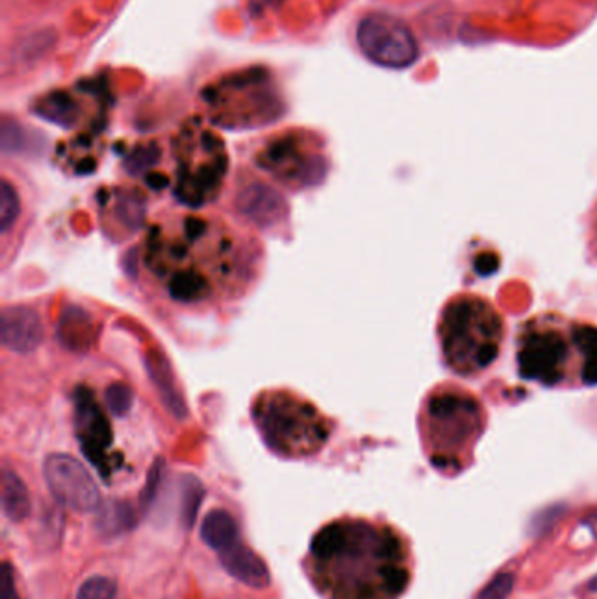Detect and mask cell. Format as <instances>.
I'll use <instances>...</instances> for the list:
<instances>
[{"instance_id":"5b68a950","label":"cell","mask_w":597,"mask_h":599,"mask_svg":"<svg viewBox=\"0 0 597 599\" xmlns=\"http://www.w3.org/2000/svg\"><path fill=\"white\" fill-rule=\"evenodd\" d=\"M256 421L270 447L282 452L314 451L326 438L324 421L309 403L268 396L256 405Z\"/></svg>"},{"instance_id":"9c48e42d","label":"cell","mask_w":597,"mask_h":599,"mask_svg":"<svg viewBox=\"0 0 597 599\" xmlns=\"http://www.w3.org/2000/svg\"><path fill=\"white\" fill-rule=\"evenodd\" d=\"M2 342L13 353H34L43 344L44 328L34 309L16 305L2 312Z\"/></svg>"},{"instance_id":"4fadbf2b","label":"cell","mask_w":597,"mask_h":599,"mask_svg":"<svg viewBox=\"0 0 597 599\" xmlns=\"http://www.w3.org/2000/svg\"><path fill=\"white\" fill-rule=\"evenodd\" d=\"M263 167L275 172L277 176L295 177L302 176L309 181L314 170L310 169L303 162V156L296 148L293 139H281L274 142L270 148L265 151L263 156ZM317 174V172H314Z\"/></svg>"},{"instance_id":"2e32d148","label":"cell","mask_w":597,"mask_h":599,"mask_svg":"<svg viewBox=\"0 0 597 599\" xmlns=\"http://www.w3.org/2000/svg\"><path fill=\"white\" fill-rule=\"evenodd\" d=\"M29 489L20 475L6 470L2 475V510L11 522H22L30 515Z\"/></svg>"},{"instance_id":"30bf717a","label":"cell","mask_w":597,"mask_h":599,"mask_svg":"<svg viewBox=\"0 0 597 599\" xmlns=\"http://www.w3.org/2000/svg\"><path fill=\"white\" fill-rule=\"evenodd\" d=\"M237 205L242 214H246L247 218L254 221L256 225L265 226V228L281 223V219L286 216V211H288V207L284 204V198L263 183L249 184L240 191Z\"/></svg>"},{"instance_id":"4316f807","label":"cell","mask_w":597,"mask_h":599,"mask_svg":"<svg viewBox=\"0 0 597 599\" xmlns=\"http://www.w3.org/2000/svg\"><path fill=\"white\" fill-rule=\"evenodd\" d=\"M0 599H22L16 589L15 571L8 561L2 564V573H0Z\"/></svg>"},{"instance_id":"cb8c5ba5","label":"cell","mask_w":597,"mask_h":599,"mask_svg":"<svg viewBox=\"0 0 597 599\" xmlns=\"http://www.w3.org/2000/svg\"><path fill=\"white\" fill-rule=\"evenodd\" d=\"M515 585V577L512 573H499L478 592L477 599H506L510 596Z\"/></svg>"},{"instance_id":"ffe728a7","label":"cell","mask_w":597,"mask_h":599,"mask_svg":"<svg viewBox=\"0 0 597 599\" xmlns=\"http://www.w3.org/2000/svg\"><path fill=\"white\" fill-rule=\"evenodd\" d=\"M204 486L195 477H186L183 484V498H181V522L184 528L190 531L197 522L198 510L204 501Z\"/></svg>"},{"instance_id":"3957f363","label":"cell","mask_w":597,"mask_h":599,"mask_svg":"<svg viewBox=\"0 0 597 599\" xmlns=\"http://www.w3.org/2000/svg\"><path fill=\"white\" fill-rule=\"evenodd\" d=\"M508 328L498 307L478 293L463 291L443 304L436 339L443 367L461 379H478L503 353Z\"/></svg>"},{"instance_id":"484cf974","label":"cell","mask_w":597,"mask_h":599,"mask_svg":"<svg viewBox=\"0 0 597 599\" xmlns=\"http://www.w3.org/2000/svg\"><path fill=\"white\" fill-rule=\"evenodd\" d=\"M585 239H587V253H589V260L597 265V197L594 200V204L590 207V211L587 212V219H585Z\"/></svg>"},{"instance_id":"8992f818","label":"cell","mask_w":597,"mask_h":599,"mask_svg":"<svg viewBox=\"0 0 597 599\" xmlns=\"http://www.w3.org/2000/svg\"><path fill=\"white\" fill-rule=\"evenodd\" d=\"M358 44L366 58L389 69H403L419 57L412 29L400 18L386 13L366 16L359 23Z\"/></svg>"},{"instance_id":"7402d4cb","label":"cell","mask_w":597,"mask_h":599,"mask_svg":"<svg viewBox=\"0 0 597 599\" xmlns=\"http://www.w3.org/2000/svg\"><path fill=\"white\" fill-rule=\"evenodd\" d=\"M118 596V584L113 578L104 575L86 578L79 587L76 599H116Z\"/></svg>"},{"instance_id":"d4e9b609","label":"cell","mask_w":597,"mask_h":599,"mask_svg":"<svg viewBox=\"0 0 597 599\" xmlns=\"http://www.w3.org/2000/svg\"><path fill=\"white\" fill-rule=\"evenodd\" d=\"M163 465L162 461H156L151 472H149L148 480H146V486L142 489L141 493V508L146 512L153 501H155L158 489H160V482H162Z\"/></svg>"},{"instance_id":"7c38bea8","label":"cell","mask_w":597,"mask_h":599,"mask_svg":"<svg viewBox=\"0 0 597 599\" xmlns=\"http://www.w3.org/2000/svg\"><path fill=\"white\" fill-rule=\"evenodd\" d=\"M58 339L69 351L86 353L95 339L92 316L76 305L67 307L58 323Z\"/></svg>"},{"instance_id":"ba28073f","label":"cell","mask_w":597,"mask_h":599,"mask_svg":"<svg viewBox=\"0 0 597 599\" xmlns=\"http://www.w3.org/2000/svg\"><path fill=\"white\" fill-rule=\"evenodd\" d=\"M74 419L83 454L107 477L113 470L107 456L113 444V430L90 389L79 388L74 393Z\"/></svg>"},{"instance_id":"ac0fdd59","label":"cell","mask_w":597,"mask_h":599,"mask_svg":"<svg viewBox=\"0 0 597 599\" xmlns=\"http://www.w3.org/2000/svg\"><path fill=\"white\" fill-rule=\"evenodd\" d=\"M39 114L53 123L71 127L78 120V106L67 93H53L43 100Z\"/></svg>"},{"instance_id":"f546056e","label":"cell","mask_w":597,"mask_h":599,"mask_svg":"<svg viewBox=\"0 0 597 599\" xmlns=\"http://www.w3.org/2000/svg\"><path fill=\"white\" fill-rule=\"evenodd\" d=\"M587 589H589L590 592H597V577H594L592 580H590L589 585H587Z\"/></svg>"},{"instance_id":"e0dca14e","label":"cell","mask_w":597,"mask_h":599,"mask_svg":"<svg viewBox=\"0 0 597 599\" xmlns=\"http://www.w3.org/2000/svg\"><path fill=\"white\" fill-rule=\"evenodd\" d=\"M137 524V514L134 507L125 501H111L100 508L95 528L106 538L123 535Z\"/></svg>"},{"instance_id":"83f0119b","label":"cell","mask_w":597,"mask_h":599,"mask_svg":"<svg viewBox=\"0 0 597 599\" xmlns=\"http://www.w3.org/2000/svg\"><path fill=\"white\" fill-rule=\"evenodd\" d=\"M23 142V130L22 128L15 125V123H4L2 128V148L6 153H15L18 149L22 148Z\"/></svg>"},{"instance_id":"6da1fadb","label":"cell","mask_w":597,"mask_h":599,"mask_svg":"<svg viewBox=\"0 0 597 599\" xmlns=\"http://www.w3.org/2000/svg\"><path fill=\"white\" fill-rule=\"evenodd\" d=\"M522 381L547 389L597 386V325L543 312L526 319L515 337Z\"/></svg>"},{"instance_id":"8fae6325","label":"cell","mask_w":597,"mask_h":599,"mask_svg":"<svg viewBox=\"0 0 597 599\" xmlns=\"http://www.w3.org/2000/svg\"><path fill=\"white\" fill-rule=\"evenodd\" d=\"M219 563L230 577L239 580L253 589H267L270 585V571L265 561L254 550L237 542L232 547L219 552Z\"/></svg>"},{"instance_id":"603a6c76","label":"cell","mask_w":597,"mask_h":599,"mask_svg":"<svg viewBox=\"0 0 597 599\" xmlns=\"http://www.w3.org/2000/svg\"><path fill=\"white\" fill-rule=\"evenodd\" d=\"M106 403L107 409L113 416H127L134 405V391L123 382L111 384L106 391Z\"/></svg>"},{"instance_id":"44dd1931","label":"cell","mask_w":597,"mask_h":599,"mask_svg":"<svg viewBox=\"0 0 597 599\" xmlns=\"http://www.w3.org/2000/svg\"><path fill=\"white\" fill-rule=\"evenodd\" d=\"M18 216H20V197L16 193L15 186L4 179L0 186V230L4 233L9 232Z\"/></svg>"},{"instance_id":"9a60e30c","label":"cell","mask_w":597,"mask_h":599,"mask_svg":"<svg viewBox=\"0 0 597 599\" xmlns=\"http://www.w3.org/2000/svg\"><path fill=\"white\" fill-rule=\"evenodd\" d=\"M148 372L151 379L160 391L163 402L167 409L177 417L186 416V405H184L183 396L177 389L174 375L170 372L169 363L163 358L162 354H151L148 356Z\"/></svg>"},{"instance_id":"52a82bcc","label":"cell","mask_w":597,"mask_h":599,"mask_svg":"<svg viewBox=\"0 0 597 599\" xmlns=\"http://www.w3.org/2000/svg\"><path fill=\"white\" fill-rule=\"evenodd\" d=\"M44 479L58 503L79 514L100 507V491L90 472L78 459L67 454H51L44 461Z\"/></svg>"},{"instance_id":"d6986e66","label":"cell","mask_w":597,"mask_h":599,"mask_svg":"<svg viewBox=\"0 0 597 599\" xmlns=\"http://www.w3.org/2000/svg\"><path fill=\"white\" fill-rule=\"evenodd\" d=\"M169 291L172 298H176V300L193 302V300L204 298L209 291V286L204 277L197 272H179V274L172 275Z\"/></svg>"},{"instance_id":"7a4b0ae2","label":"cell","mask_w":597,"mask_h":599,"mask_svg":"<svg viewBox=\"0 0 597 599\" xmlns=\"http://www.w3.org/2000/svg\"><path fill=\"white\" fill-rule=\"evenodd\" d=\"M310 554L317 564L344 571L342 582L347 585L359 568L358 599L396 598L408 582L400 542L365 522H333L317 531Z\"/></svg>"},{"instance_id":"277c9868","label":"cell","mask_w":597,"mask_h":599,"mask_svg":"<svg viewBox=\"0 0 597 599\" xmlns=\"http://www.w3.org/2000/svg\"><path fill=\"white\" fill-rule=\"evenodd\" d=\"M487 409L475 393L456 384H440L429 391L419 414L422 442L433 466L459 472L487 428Z\"/></svg>"},{"instance_id":"5bb4252c","label":"cell","mask_w":597,"mask_h":599,"mask_svg":"<svg viewBox=\"0 0 597 599\" xmlns=\"http://www.w3.org/2000/svg\"><path fill=\"white\" fill-rule=\"evenodd\" d=\"M200 536L207 547L223 552L239 542V526L226 510H212L202 522Z\"/></svg>"},{"instance_id":"f1b7e54d","label":"cell","mask_w":597,"mask_h":599,"mask_svg":"<svg viewBox=\"0 0 597 599\" xmlns=\"http://www.w3.org/2000/svg\"><path fill=\"white\" fill-rule=\"evenodd\" d=\"M156 156H158V149L153 148V146L137 149L134 156L128 160V169L132 170V172L148 169L149 165H153L156 162Z\"/></svg>"}]
</instances>
